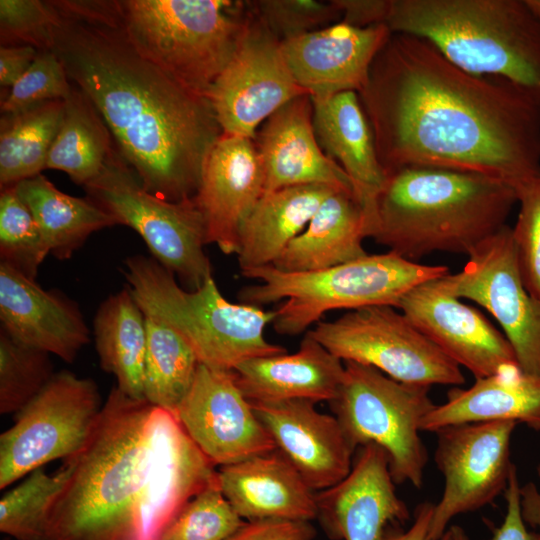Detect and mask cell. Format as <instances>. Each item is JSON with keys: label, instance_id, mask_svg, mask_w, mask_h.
<instances>
[{"label": "cell", "instance_id": "obj_15", "mask_svg": "<svg viewBox=\"0 0 540 540\" xmlns=\"http://www.w3.org/2000/svg\"><path fill=\"white\" fill-rule=\"evenodd\" d=\"M248 9L240 44L206 97L224 134L254 139L261 123L292 99L308 93L291 74L281 41Z\"/></svg>", "mask_w": 540, "mask_h": 540}, {"label": "cell", "instance_id": "obj_13", "mask_svg": "<svg viewBox=\"0 0 540 540\" xmlns=\"http://www.w3.org/2000/svg\"><path fill=\"white\" fill-rule=\"evenodd\" d=\"M440 283L451 295L484 307L501 326L519 369L540 377V303L525 287L509 226L483 241L460 272Z\"/></svg>", "mask_w": 540, "mask_h": 540}, {"label": "cell", "instance_id": "obj_20", "mask_svg": "<svg viewBox=\"0 0 540 540\" xmlns=\"http://www.w3.org/2000/svg\"><path fill=\"white\" fill-rule=\"evenodd\" d=\"M265 191V172L254 139L224 134L209 152L194 200L207 244L237 253L241 227Z\"/></svg>", "mask_w": 540, "mask_h": 540}, {"label": "cell", "instance_id": "obj_14", "mask_svg": "<svg viewBox=\"0 0 540 540\" xmlns=\"http://www.w3.org/2000/svg\"><path fill=\"white\" fill-rule=\"evenodd\" d=\"M517 424L465 423L435 432L434 461L444 488L434 504L426 540H440L454 517L476 511L505 492L514 466L510 443Z\"/></svg>", "mask_w": 540, "mask_h": 540}, {"label": "cell", "instance_id": "obj_39", "mask_svg": "<svg viewBox=\"0 0 540 540\" xmlns=\"http://www.w3.org/2000/svg\"><path fill=\"white\" fill-rule=\"evenodd\" d=\"M247 4L280 41L317 31L341 19V12L332 0H258Z\"/></svg>", "mask_w": 540, "mask_h": 540}, {"label": "cell", "instance_id": "obj_46", "mask_svg": "<svg viewBox=\"0 0 540 540\" xmlns=\"http://www.w3.org/2000/svg\"><path fill=\"white\" fill-rule=\"evenodd\" d=\"M38 50L32 46L0 47V85L12 87L29 69Z\"/></svg>", "mask_w": 540, "mask_h": 540}, {"label": "cell", "instance_id": "obj_45", "mask_svg": "<svg viewBox=\"0 0 540 540\" xmlns=\"http://www.w3.org/2000/svg\"><path fill=\"white\" fill-rule=\"evenodd\" d=\"M341 12L342 22L354 27L386 24L391 0H332Z\"/></svg>", "mask_w": 540, "mask_h": 540}, {"label": "cell", "instance_id": "obj_47", "mask_svg": "<svg viewBox=\"0 0 540 540\" xmlns=\"http://www.w3.org/2000/svg\"><path fill=\"white\" fill-rule=\"evenodd\" d=\"M433 509L434 504L431 502L420 503L415 509L414 521L407 530L402 529L400 525H389L379 540H426ZM440 540H451L449 529Z\"/></svg>", "mask_w": 540, "mask_h": 540}, {"label": "cell", "instance_id": "obj_25", "mask_svg": "<svg viewBox=\"0 0 540 540\" xmlns=\"http://www.w3.org/2000/svg\"><path fill=\"white\" fill-rule=\"evenodd\" d=\"M313 102V128L317 141L350 178L366 218L370 237L377 196L387 173L376 149L369 120L354 91Z\"/></svg>", "mask_w": 540, "mask_h": 540}, {"label": "cell", "instance_id": "obj_18", "mask_svg": "<svg viewBox=\"0 0 540 540\" xmlns=\"http://www.w3.org/2000/svg\"><path fill=\"white\" fill-rule=\"evenodd\" d=\"M395 484L386 452L363 445L347 476L316 492V519L332 540H379L386 527L410 519Z\"/></svg>", "mask_w": 540, "mask_h": 540}, {"label": "cell", "instance_id": "obj_28", "mask_svg": "<svg viewBox=\"0 0 540 540\" xmlns=\"http://www.w3.org/2000/svg\"><path fill=\"white\" fill-rule=\"evenodd\" d=\"M364 211L353 193L337 190L319 206L306 228L273 264L287 272L326 269L365 256Z\"/></svg>", "mask_w": 540, "mask_h": 540}, {"label": "cell", "instance_id": "obj_11", "mask_svg": "<svg viewBox=\"0 0 540 540\" xmlns=\"http://www.w3.org/2000/svg\"><path fill=\"white\" fill-rule=\"evenodd\" d=\"M398 308L351 310L308 331L343 362L374 367L399 382L431 387L462 385L460 366L446 356Z\"/></svg>", "mask_w": 540, "mask_h": 540}, {"label": "cell", "instance_id": "obj_12", "mask_svg": "<svg viewBox=\"0 0 540 540\" xmlns=\"http://www.w3.org/2000/svg\"><path fill=\"white\" fill-rule=\"evenodd\" d=\"M103 404L96 383L63 370L0 436V489L60 458L77 456L88 443Z\"/></svg>", "mask_w": 540, "mask_h": 540}, {"label": "cell", "instance_id": "obj_7", "mask_svg": "<svg viewBox=\"0 0 540 540\" xmlns=\"http://www.w3.org/2000/svg\"><path fill=\"white\" fill-rule=\"evenodd\" d=\"M124 265L128 287L143 312L177 330L200 364L234 371L248 360L287 352L264 336L276 311L230 302L213 276L199 288L185 290L174 274L153 258L134 255Z\"/></svg>", "mask_w": 540, "mask_h": 540}, {"label": "cell", "instance_id": "obj_8", "mask_svg": "<svg viewBox=\"0 0 540 540\" xmlns=\"http://www.w3.org/2000/svg\"><path fill=\"white\" fill-rule=\"evenodd\" d=\"M136 50L178 82L206 96L246 30V1L111 0Z\"/></svg>", "mask_w": 540, "mask_h": 540}, {"label": "cell", "instance_id": "obj_9", "mask_svg": "<svg viewBox=\"0 0 540 540\" xmlns=\"http://www.w3.org/2000/svg\"><path fill=\"white\" fill-rule=\"evenodd\" d=\"M344 365L342 385L330 404L349 441L355 448L381 447L394 482L421 488L428 461L421 423L436 405L430 387L399 382L368 365Z\"/></svg>", "mask_w": 540, "mask_h": 540}, {"label": "cell", "instance_id": "obj_35", "mask_svg": "<svg viewBox=\"0 0 540 540\" xmlns=\"http://www.w3.org/2000/svg\"><path fill=\"white\" fill-rule=\"evenodd\" d=\"M74 468L73 458L54 474L31 472L0 500V531L16 540H47L50 511Z\"/></svg>", "mask_w": 540, "mask_h": 540}, {"label": "cell", "instance_id": "obj_49", "mask_svg": "<svg viewBox=\"0 0 540 540\" xmlns=\"http://www.w3.org/2000/svg\"><path fill=\"white\" fill-rule=\"evenodd\" d=\"M451 540H470L465 530L459 525H452L449 528Z\"/></svg>", "mask_w": 540, "mask_h": 540}, {"label": "cell", "instance_id": "obj_40", "mask_svg": "<svg viewBox=\"0 0 540 540\" xmlns=\"http://www.w3.org/2000/svg\"><path fill=\"white\" fill-rule=\"evenodd\" d=\"M519 212L512 237L525 287L540 303V175L516 189Z\"/></svg>", "mask_w": 540, "mask_h": 540}, {"label": "cell", "instance_id": "obj_32", "mask_svg": "<svg viewBox=\"0 0 540 540\" xmlns=\"http://www.w3.org/2000/svg\"><path fill=\"white\" fill-rule=\"evenodd\" d=\"M64 103L63 121L48 154L46 168L61 170L73 182L84 186L101 172L115 144L93 103L73 83Z\"/></svg>", "mask_w": 540, "mask_h": 540}, {"label": "cell", "instance_id": "obj_29", "mask_svg": "<svg viewBox=\"0 0 540 540\" xmlns=\"http://www.w3.org/2000/svg\"><path fill=\"white\" fill-rule=\"evenodd\" d=\"M334 191L311 184L264 193L240 230L236 255L241 271L273 265Z\"/></svg>", "mask_w": 540, "mask_h": 540}, {"label": "cell", "instance_id": "obj_21", "mask_svg": "<svg viewBox=\"0 0 540 540\" xmlns=\"http://www.w3.org/2000/svg\"><path fill=\"white\" fill-rule=\"evenodd\" d=\"M278 450L314 491L327 489L350 472L356 448L338 419L314 402H251Z\"/></svg>", "mask_w": 540, "mask_h": 540}, {"label": "cell", "instance_id": "obj_41", "mask_svg": "<svg viewBox=\"0 0 540 540\" xmlns=\"http://www.w3.org/2000/svg\"><path fill=\"white\" fill-rule=\"evenodd\" d=\"M72 83L51 50H38L29 69L1 101L2 114L14 113L42 102L61 99L70 93Z\"/></svg>", "mask_w": 540, "mask_h": 540}, {"label": "cell", "instance_id": "obj_42", "mask_svg": "<svg viewBox=\"0 0 540 540\" xmlns=\"http://www.w3.org/2000/svg\"><path fill=\"white\" fill-rule=\"evenodd\" d=\"M53 19L49 0H1V46L26 45L48 50Z\"/></svg>", "mask_w": 540, "mask_h": 540}, {"label": "cell", "instance_id": "obj_1", "mask_svg": "<svg viewBox=\"0 0 540 540\" xmlns=\"http://www.w3.org/2000/svg\"><path fill=\"white\" fill-rule=\"evenodd\" d=\"M358 95L386 173L440 168L514 189L540 175V106L504 79L459 68L424 38L392 33Z\"/></svg>", "mask_w": 540, "mask_h": 540}, {"label": "cell", "instance_id": "obj_44", "mask_svg": "<svg viewBox=\"0 0 540 540\" xmlns=\"http://www.w3.org/2000/svg\"><path fill=\"white\" fill-rule=\"evenodd\" d=\"M520 486L517 469L514 465L504 492L506 514L500 526L491 527L490 540H540V533L528 531L523 520L520 506Z\"/></svg>", "mask_w": 540, "mask_h": 540}, {"label": "cell", "instance_id": "obj_4", "mask_svg": "<svg viewBox=\"0 0 540 540\" xmlns=\"http://www.w3.org/2000/svg\"><path fill=\"white\" fill-rule=\"evenodd\" d=\"M516 203L515 189L494 178L401 168L387 173L370 238L414 262L434 252L468 256L506 225Z\"/></svg>", "mask_w": 540, "mask_h": 540}, {"label": "cell", "instance_id": "obj_26", "mask_svg": "<svg viewBox=\"0 0 540 540\" xmlns=\"http://www.w3.org/2000/svg\"><path fill=\"white\" fill-rule=\"evenodd\" d=\"M233 372L238 387L250 402L330 403L339 393L345 365L307 332L296 352L254 358Z\"/></svg>", "mask_w": 540, "mask_h": 540}, {"label": "cell", "instance_id": "obj_38", "mask_svg": "<svg viewBox=\"0 0 540 540\" xmlns=\"http://www.w3.org/2000/svg\"><path fill=\"white\" fill-rule=\"evenodd\" d=\"M245 522L223 495L217 473L183 506L157 540H226Z\"/></svg>", "mask_w": 540, "mask_h": 540}, {"label": "cell", "instance_id": "obj_10", "mask_svg": "<svg viewBox=\"0 0 540 540\" xmlns=\"http://www.w3.org/2000/svg\"><path fill=\"white\" fill-rule=\"evenodd\" d=\"M87 197L135 230L152 258L190 290L213 276L205 254L206 228L194 198L172 202L149 192L114 146L101 172L85 184Z\"/></svg>", "mask_w": 540, "mask_h": 540}, {"label": "cell", "instance_id": "obj_33", "mask_svg": "<svg viewBox=\"0 0 540 540\" xmlns=\"http://www.w3.org/2000/svg\"><path fill=\"white\" fill-rule=\"evenodd\" d=\"M64 100H50L2 114L0 122L1 189L41 174L58 134Z\"/></svg>", "mask_w": 540, "mask_h": 540}, {"label": "cell", "instance_id": "obj_51", "mask_svg": "<svg viewBox=\"0 0 540 540\" xmlns=\"http://www.w3.org/2000/svg\"><path fill=\"white\" fill-rule=\"evenodd\" d=\"M4 540H9L8 538H5Z\"/></svg>", "mask_w": 540, "mask_h": 540}, {"label": "cell", "instance_id": "obj_2", "mask_svg": "<svg viewBox=\"0 0 540 540\" xmlns=\"http://www.w3.org/2000/svg\"><path fill=\"white\" fill-rule=\"evenodd\" d=\"M49 1V50L93 103L142 185L168 201L194 198L223 133L208 98L136 50L111 0Z\"/></svg>", "mask_w": 540, "mask_h": 540}, {"label": "cell", "instance_id": "obj_3", "mask_svg": "<svg viewBox=\"0 0 540 540\" xmlns=\"http://www.w3.org/2000/svg\"><path fill=\"white\" fill-rule=\"evenodd\" d=\"M153 407L117 387L110 391L52 506L47 540L157 539Z\"/></svg>", "mask_w": 540, "mask_h": 540}, {"label": "cell", "instance_id": "obj_17", "mask_svg": "<svg viewBox=\"0 0 540 540\" xmlns=\"http://www.w3.org/2000/svg\"><path fill=\"white\" fill-rule=\"evenodd\" d=\"M398 309L446 356L475 379L518 367L507 338L475 308L447 292L440 278L422 283Z\"/></svg>", "mask_w": 540, "mask_h": 540}, {"label": "cell", "instance_id": "obj_30", "mask_svg": "<svg viewBox=\"0 0 540 540\" xmlns=\"http://www.w3.org/2000/svg\"><path fill=\"white\" fill-rule=\"evenodd\" d=\"M93 332L101 368L114 375L116 387L125 395L145 400V313L128 286L101 303Z\"/></svg>", "mask_w": 540, "mask_h": 540}, {"label": "cell", "instance_id": "obj_16", "mask_svg": "<svg viewBox=\"0 0 540 540\" xmlns=\"http://www.w3.org/2000/svg\"><path fill=\"white\" fill-rule=\"evenodd\" d=\"M175 417L215 465L234 464L276 450L233 371L199 365Z\"/></svg>", "mask_w": 540, "mask_h": 540}, {"label": "cell", "instance_id": "obj_22", "mask_svg": "<svg viewBox=\"0 0 540 540\" xmlns=\"http://www.w3.org/2000/svg\"><path fill=\"white\" fill-rule=\"evenodd\" d=\"M254 142L265 172L264 193L321 184L355 195L346 172L317 141L310 95L296 97L274 112L256 132Z\"/></svg>", "mask_w": 540, "mask_h": 540}, {"label": "cell", "instance_id": "obj_34", "mask_svg": "<svg viewBox=\"0 0 540 540\" xmlns=\"http://www.w3.org/2000/svg\"><path fill=\"white\" fill-rule=\"evenodd\" d=\"M145 321L144 398L175 416L200 362L189 343L169 324L149 314H145Z\"/></svg>", "mask_w": 540, "mask_h": 540}, {"label": "cell", "instance_id": "obj_31", "mask_svg": "<svg viewBox=\"0 0 540 540\" xmlns=\"http://www.w3.org/2000/svg\"><path fill=\"white\" fill-rule=\"evenodd\" d=\"M14 186L32 213L50 254L59 260L71 258L92 233L117 224L112 215L88 197L68 195L42 174Z\"/></svg>", "mask_w": 540, "mask_h": 540}, {"label": "cell", "instance_id": "obj_19", "mask_svg": "<svg viewBox=\"0 0 540 540\" xmlns=\"http://www.w3.org/2000/svg\"><path fill=\"white\" fill-rule=\"evenodd\" d=\"M392 32L386 24L354 27L342 21L281 41L286 64L312 101L361 92L370 67Z\"/></svg>", "mask_w": 540, "mask_h": 540}, {"label": "cell", "instance_id": "obj_5", "mask_svg": "<svg viewBox=\"0 0 540 540\" xmlns=\"http://www.w3.org/2000/svg\"><path fill=\"white\" fill-rule=\"evenodd\" d=\"M386 25L428 40L469 73L510 82L540 106V22L524 0H391Z\"/></svg>", "mask_w": 540, "mask_h": 540}, {"label": "cell", "instance_id": "obj_37", "mask_svg": "<svg viewBox=\"0 0 540 540\" xmlns=\"http://www.w3.org/2000/svg\"><path fill=\"white\" fill-rule=\"evenodd\" d=\"M50 254L27 205L15 186L1 189L0 257L5 263L35 280L39 266Z\"/></svg>", "mask_w": 540, "mask_h": 540}, {"label": "cell", "instance_id": "obj_24", "mask_svg": "<svg viewBox=\"0 0 540 540\" xmlns=\"http://www.w3.org/2000/svg\"><path fill=\"white\" fill-rule=\"evenodd\" d=\"M218 482L245 521L316 519V491L278 450L220 467Z\"/></svg>", "mask_w": 540, "mask_h": 540}, {"label": "cell", "instance_id": "obj_43", "mask_svg": "<svg viewBox=\"0 0 540 540\" xmlns=\"http://www.w3.org/2000/svg\"><path fill=\"white\" fill-rule=\"evenodd\" d=\"M316 530L308 521H246L226 540H315Z\"/></svg>", "mask_w": 540, "mask_h": 540}, {"label": "cell", "instance_id": "obj_50", "mask_svg": "<svg viewBox=\"0 0 540 540\" xmlns=\"http://www.w3.org/2000/svg\"><path fill=\"white\" fill-rule=\"evenodd\" d=\"M531 13L540 22V0H524Z\"/></svg>", "mask_w": 540, "mask_h": 540}, {"label": "cell", "instance_id": "obj_48", "mask_svg": "<svg viewBox=\"0 0 540 540\" xmlns=\"http://www.w3.org/2000/svg\"><path fill=\"white\" fill-rule=\"evenodd\" d=\"M540 483V465L537 467ZM521 513L526 525L536 528L540 533V486L529 482L520 486Z\"/></svg>", "mask_w": 540, "mask_h": 540}, {"label": "cell", "instance_id": "obj_23", "mask_svg": "<svg viewBox=\"0 0 540 540\" xmlns=\"http://www.w3.org/2000/svg\"><path fill=\"white\" fill-rule=\"evenodd\" d=\"M1 330L15 340L73 362L90 332L77 305L64 294L0 262Z\"/></svg>", "mask_w": 540, "mask_h": 540}, {"label": "cell", "instance_id": "obj_27", "mask_svg": "<svg viewBox=\"0 0 540 540\" xmlns=\"http://www.w3.org/2000/svg\"><path fill=\"white\" fill-rule=\"evenodd\" d=\"M514 421L540 431V377L512 367L476 379L467 389L454 388L443 404L424 417L421 430L436 432L452 425Z\"/></svg>", "mask_w": 540, "mask_h": 540}, {"label": "cell", "instance_id": "obj_6", "mask_svg": "<svg viewBox=\"0 0 540 540\" xmlns=\"http://www.w3.org/2000/svg\"><path fill=\"white\" fill-rule=\"evenodd\" d=\"M256 285L243 287L242 303L263 306L284 300L272 322L281 335L296 336L332 310L388 305L398 308L416 286L449 273L445 265H425L392 251L363 257L322 270L287 272L273 265L241 271Z\"/></svg>", "mask_w": 540, "mask_h": 540}, {"label": "cell", "instance_id": "obj_36", "mask_svg": "<svg viewBox=\"0 0 540 540\" xmlns=\"http://www.w3.org/2000/svg\"><path fill=\"white\" fill-rule=\"evenodd\" d=\"M50 354L0 331V413L23 409L54 376Z\"/></svg>", "mask_w": 540, "mask_h": 540}]
</instances>
